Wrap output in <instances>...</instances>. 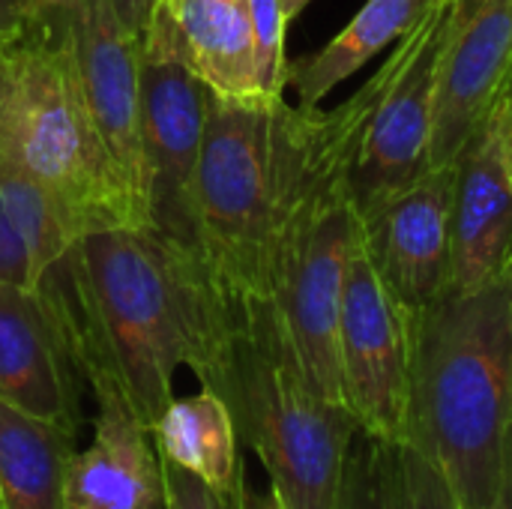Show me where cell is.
Wrapping results in <instances>:
<instances>
[{"label": "cell", "instance_id": "obj_2", "mask_svg": "<svg viewBox=\"0 0 512 509\" xmlns=\"http://www.w3.org/2000/svg\"><path fill=\"white\" fill-rule=\"evenodd\" d=\"M207 282V321L189 369L228 405L282 509H336L357 420L303 378L267 297L210 273Z\"/></svg>", "mask_w": 512, "mask_h": 509}, {"label": "cell", "instance_id": "obj_26", "mask_svg": "<svg viewBox=\"0 0 512 509\" xmlns=\"http://www.w3.org/2000/svg\"><path fill=\"white\" fill-rule=\"evenodd\" d=\"M21 39L24 36L0 39V132H3V114H6V102H9V90H12V78H15V51H18Z\"/></svg>", "mask_w": 512, "mask_h": 509}, {"label": "cell", "instance_id": "obj_5", "mask_svg": "<svg viewBox=\"0 0 512 509\" xmlns=\"http://www.w3.org/2000/svg\"><path fill=\"white\" fill-rule=\"evenodd\" d=\"M360 246L351 177L318 183L291 213L270 270V303L303 378L330 402H342L339 318L345 276Z\"/></svg>", "mask_w": 512, "mask_h": 509}, {"label": "cell", "instance_id": "obj_21", "mask_svg": "<svg viewBox=\"0 0 512 509\" xmlns=\"http://www.w3.org/2000/svg\"><path fill=\"white\" fill-rule=\"evenodd\" d=\"M249 21H252V45H255V78L264 99L285 96V33L288 18L282 0H249Z\"/></svg>", "mask_w": 512, "mask_h": 509}, {"label": "cell", "instance_id": "obj_25", "mask_svg": "<svg viewBox=\"0 0 512 509\" xmlns=\"http://www.w3.org/2000/svg\"><path fill=\"white\" fill-rule=\"evenodd\" d=\"M153 3H156V0H111L117 18H120V21L126 24V30L135 33L138 39H141V33H144V27H147V21H150Z\"/></svg>", "mask_w": 512, "mask_h": 509}, {"label": "cell", "instance_id": "obj_19", "mask_svg": "<svg viewBox=\"0 0 512 509\" xmlns=\"http://www.w3.org/2000/svg\"><path fill=\"white\" fill-rule=\"evenodd\" d=\"M75 435L0 399V509H63Z\"/></svg>", "mask_w": 512, "mask_h": 509}, {"label": "cell", "instance_id": "obj_10", "mask_svg": "<svg viewBox=\"0 0 512 509\" xmlns=\"http://www.w3.org/2000/svg\"><path fill=\"white\" fill-rule=\"evenodd\" d=\"M207 87L171 54L141 48V120L150 171V228L198 255L192 189Z\"/></svg>", "mask_w": 512, "mask_h": 509}, {"label": "cell", "instance_id": "obj_23", "mask_svg": "<svg viewBox=\"0 0 512 509\" xmlns=\"http://www.w3.org/2000/svg\"><path fill=\"white\" fill-rule=\"evenodd\" d=\"M162 459V456H159ZM162 480H165V509H237L240 501H228L213 492L201 477L192 471L162 459Z\"/></svg>", "mask_w": 512, "mask_h": 509}, {"label": "cell", "instance_id": "obj_17", "mask_svg": "<svg viewBox=\"0 0 512 509\" xmlns=\"http://www.w3.org/2000/svg\"><path fill=\"white\" fill-rule=\"evenodd\" d=\"M150 435L156 438V453L162 459L192 471L222 498L240 501V435L228 405L216 393L201 387L195 396L171 399Z\"/></svg>", "mask_w": 512, "mask_h": 509}, {"label": "cell", "instance_id": "obj_8", "mask_svg": "<svg viewBox=\"0 0 512 509\" xmlns=\"http://www.w3.org/2000/svg\"><path fill=\"white\" fill-rule=\"evenodd\" d=\"M72 51L90 117L150 228V171L141 120V39L111 0H69L54 12Z\"/></svg>", "mask_w": 512, "mask_h": 509}, {"label": "cell", "instance_id": "obj_11", "mask_svg": "<svg viewBox=\"0 0 512 509\" xmlns=\"http://www.w3.org/2000/svg\"><path fill=\"white\" fill-rule=\"evenodd\" d=\"M57 276L42 291L0 285V399L30 417L78 432L72 378L78 360L69 333V300Z\"/></svg>", "mask_w": 512, "mask_h": 509}, {"label": "cell", "instance_id": "obj_28", "mask_svg": "<svg viewBox=\"0 0 512 509\" xmlns=\"http://www.w3.org/2000/svg\"><path fill=\"white\" fill-rule=\"evenodd\" d=\"M237 509H282L279 498L273 495V489L267 492H252L243 486V495H240V507Z\"/></svg>", "mask_w": 512, "mask_h": 509}, {"label": "cell", "instance_id": "obj_9", "mask_svg": "<svg viewBox=\"0 0 512 509\" xmlns=\"http://www.w3.org/2000/svg\"><path fill=\"white\" fill-rule=\"evenodd\" d=\"M456 162L429 165L411 183L357 210L360 243L390 291L420 312L450 288Z\"/></svg>", "mask_w": 512, "mask_h": 509}, {"label": "cell", "instance_id": "obj_15", "mask_svg": "<svg viewBox=\"0 0 512 509\" xmlns=\"http://www.w3.org/2000/svg\"><path fill=\"white\" fill-rule=\"evenodd\" d=\"M141 48L177 57L213 96L264 99L255 78L249 0H156Z\"/></svg>", "mask_w": 512, "mask_h": 509}, {"label": "cell", "instance_id": "obj_3", "mask_svg": "<svg viewBox=\"0 0 512 509\" xmlns=\"http://www.w3.org/2000/svg\"><path fill=\"white\" fill-rule=\"evenodd\" d=\"M512 435V264L414 312L408 435L462 509H489Z\"/></svg>", "mask_w": 512, "mask_h": 509}, {"label": "cell", "instance_id": "obj_13", "mask_svg": "<svg viewBox=\"0 0 512 509\" xmlns=\"http://www.w3.org/2000/svg\"><path fill=\"white\" fill-rule=\"evenodd\" d=\"M512 72V0H450L432 165L459 156Z\"/></svg>", "mask_w": 512, "mask_h": 509}, {"label": "cell", "instance_id": "obj_14", "mask_svg": "<svg viewBox=\"0 0 512 509\" xmlns=\"http://www.w3.org/2000/svg\"><path fill=\"white\" fill-rule=\"evenodd\" d=\"M96 393L93 444L66 462L63 509H165L162 459L150 429L105 378H87Z\"/></svg>", "mask_w": 512, "mask_h": 509}, {"label": "cell", "instance_id": "obj_20", "mask_svg": "<svg viewBox=\"0 0 512 509\" xmlns=\"http://www.w3.org/2000/svg\"><path fill=\"white\" fill-rule=\"evenodd\" d=\"M399 444L354 432L336 509H399Z\"/></svg>", "mask_w": 512, "mask_h": 509}, {"label": "cell", "instance_id": "obj_18", "mask_svg": "<svg viewBox=\"0 0 512 509\" xmlns=\"http://www.w3.org/2000/svg\"><path fill=\"white\" fill-rule=\"evenodd\" d=\"M423 6L426 0H366L327 45L300 60H288L285 87L297 93V105H321V99L354 78L372 57L396 45L414 27Z\"/></svg>", "mask_w": 512, "mask_h": 509}, {"label": "cell", "instance_id": "obj_24", "mask_svg": "<svg viewBox=\"0 0 512 509\" xmlns=\"http://www.w3.org/2000/svg\"><path fill=\"white\" fill-rule=\"evenodd\" d=\"M45 18L48 12L33 0H0V39H18Z\"/></svg>", "mask_w": 512, "mask_h": 509}, {"label": "cell", "instance_id": "obj_7", "mask_svg": "<svg viewBox=\"0 0 512 509\" xmlns=\"http://www.w3.org/2000/svg\"><path fill=\"white\" fill-rule=\"evenodd\" d=\"M414 312L372 267L363 243L354 249L339 318L342 402L357 426L402 444L408 435Z\"/></svg>", "mask_w": 512, "mask_h": 509}, {"label": "cell", "instance_id": "obj_30", "mask_svg": "<svg viewBox=\"0 0 512 509\" xmlns=\"http://www.w3.org/2000/svg\"><path fill=\"white\" fill-rule=\"evenodd\" d=\"M33 3H36L39 9H45V12H57V9H63L69 0H33Z\"/></svg>", "mask_w": 512, "mask_h": 509}, {"label": "cell", "instance_id": "obj_16", "mask_svg": "<svg viewBox=\"0 0 512 509\" xmlns=\"http://www.w3.org/2000/svg\"><path fill=\"white\" fill-rule=\"evenodd\" d=\"M78 243L54 198L0 156V285L42 291Z\"/></svg>", "mask_w": 512, "mask_h": 509}, {"label": "cell", "instance_id": "obj_4", "mask_svg": "<svg viewBox=\"0 0 512 509\" xmlns=\"http://www.w3.org/2000/svg\"><path fill=\"white\" fill-rule=\"evenodd\" d=\"M0 156L54 198L78 240L102 228H147L90 117L54 12L18 42Z\"/></svg>", "mask_w": 512, "mask_h": 509}, {"label": "cell", "instance_id": "obj_12", "mask_svg": "<svg viewBox=\"0 0 512 509\" xmlns=\"http://www.w3.org/2000/svg\"><path fill=\"white\" fill-rule=\"evenodd\" d=\"M453 162V267L447 291H468L512 264V132L504 93L477 120Z\"/></svg>", "mask_w": 512, "mask_h": 509}, {"label": "cell", "instance_id": "obj_27", "mask_svg": "<svg viewBox=\"0 0 512 509\" xmlns=\"http://www.w3.org/2000/svg\"><path fill=\"white\" fill-rule=\"evenodd\" d=\"M489 509H512V435L507 441V456H504V477H501V489L498 498L492 501Z\"/></svg>", "mask_w": 512, "mask_h": 509}, {"label": "cell", "instance_id": "obj_22", "mask_svg": "<svg viewBox=\"0 0 512 509\" xmlns=\"http://www.w3.org/2000/svg\"><path fill=\"white\" fill-rule=\"evenodd\" d=\"M399 509H462L441 468L414 444H399Z\"/></svg>", "mask_w": 512, "mask_h": 509}, {"label": "cell", "instance_id": "obj_6", "mask_svg": "<svg viewBox=\"0 0 512 509\" xmlns=\"http://www.w3.org/2000/svg\"><path fill=\"white\" fill-rule=\"evenodd\" d=\"M447 15L450 0H426L414 27L384 60V87L351 168L357 210L411 183L432 165Z\"/></svg>", "mask_w": 512, "mask_h": 509}, {"label": "cell", "instance_id": "obj_1", "mask_svg": "<svg viewBox=\"0 0 512 509\" xmlns=\"http://www.w3.org/2000/svg\"><path fill=\"white\" fill-rule=\"evenodd\" d=\"M63 279L78 369L111 381L153 432L201 342L207 267L153 228H102L75 243Z\"/></svg>", "mask_w": 512, "mask_h": 509}, {"label": "cell", "instance_id": "obj_29", "mask_svg": "<svg viewBox=\"0 0 512 509\" xmlns=\"http://www.w3.org/2000/svg\"><path fill=\"white\" fill-rule=\"evenodd\" d=\"M312 0H282V9H285V18H288V24L309 6Z\"/></svg>", "mask_w": 512, "mask_h": 509}, {"label": "cell", "instance_id": "obj_31", "mask_svg": "<svg viewBox=\"0 0 512 509\" xmlns=\"http://www.w3.org/2000/svg\"><path fill=\"white\" fill-rule=\"evenodd\" d=\"M504 96H507V108H510V132H512V72H510V78H507Z\"/></svg>", "mask_w": 512, "mask_h": 509}]
</instances>
